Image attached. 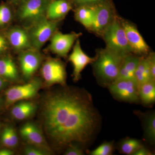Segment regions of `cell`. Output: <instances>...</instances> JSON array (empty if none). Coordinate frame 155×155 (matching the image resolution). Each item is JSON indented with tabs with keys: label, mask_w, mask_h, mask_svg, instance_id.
Listing matches in <instances>:
<instances>
[{
	"label": "cell",
	"mask_w": 155,
	"mask_h": 155,
	"mask_svg": "<svg viewBox=\"0 0 155 155\" xmlns=\"http://www.w3.org/2000/svg\"><path fill=\"white\" fill-rule=\"evenodd\" d=\"M25 1V0H9L8 2L11 3L16 9V8Z\"/></svg>",
	"instance_id": "cell-35"
},
{
	"label": "cell",
	"mask_w": 155,
	"mask_h": 155,
	"mask_svg": "<svg viewBox=\"0 0 155 155\" xmlns=\"http://www.w3.org/2000/svg\"><path fill=\"white\" fill-rule=\"evenodd\" d=\"M73 6V9L82 5L94 6L103 2L107 0H71Z\"/></svg>",
	"instance_id": "cell-31"
},
{
	"label": "cell",
	"mask_w": 155,
	"mask_h": 155,
	"mask_svg": "<svg viewBox=\"0 0 155 155\" xmlns=\"http://www.w3.org/2000/svg\"><path fill=\"white\" fill-rule=\"evenodd\" d=\"M14 152L10 148L3 149L0 150V155H13Z\"/></svg>",
	"instance_id": "cell-34"
},
{
	"label": "cell",
	"mask_w": 155,
	"mask_h": 155,
	"mask_svg": "<svg viewBox=\"0 0 155 155\" xmlns=\"http://www.w3.org/2000/svg\"><path fill=\"white\" fill-rule=\"evenodd\" d=\"M107 88L118 101L132 104H137L140 102L139 86L135 79H119L115 81Z\"/></svg>",
	"instance_id": "cell-9"
},
{
	"label": "cell",
	"mask_w": 155,
	"mask_h": 155,
	"mask_svg": "<svg viewBox=\"0 0 155 155\" xmlns=\"http://www.w3.org/2000/svg\"><path fill=\"white\" fill-rule=\"evenodd\" d=\"M81 35L75 32L63 34L57 31L50 39L47 50L58 57L67 58L75 41Z\"/></svg>",
	"instance_id": "cell-11"
},
{
	"label": "cell",
	"mask_w": 155,
	"mask_h": 155,
	"mask_svg": "<svg viewBox=\"0 0 155 155\" xmlns=\"http://www.w3.org/2000/svg\"><path fill=\"white\" fill-rule=\"evenodd\" d=\"M101 37L109 49L124 56L132 53L119 16L116 17Z\"/></svg>",
	"instance_id": "cell-4"
},
{
	"label": "cell",
	"mask_w": 155,
	"mask_h": 155,
	"mask_svg": "<svg viewBox=\"0 0 155 155\" xmlns=\"http://www.w3.org/2000/svg\"><path fill=\"white\" fill-rule=\"evenodd\" d=\"M19 68L22 76L30 80L41 67L44 57L40 51L30 48L18 53Z\"/></svg>",
	"instance_id": "cell-10"
},
{
	"label": "cell",
	"mask_w": 155,
	"mask_h": 155,
	"mask_svg": "<svg viewBox=\"0 0 155 155\" xmlns=\"http://www.w3.org/2000/svg\"><path fill=\"white\" fill-rule=\"evenodd\" d=\"M125 56L107 48L97 50L94 61L92 64L99 84L107 88L117 79Z\"/></svg>",
	"instance_id": "cell-2"
},
{
	"label": "cell",
	"mask_w": 155,
	"mask_h": 155,
	"mask_svg": "<svg viewBox=\"0 0 155 155\" xmlns=\"http://www.w3.org/2000/svg\"><path fill=\"white\" fill-rule=\"evenodd\" d=\"M37 109V106L35 103L28 100L21 101L12 107L11 115L16 120L22 121L33 116Z\"/></svg>",
	"instance_id": "cell-19"
},
{
	"label": "cell",
	"mask_w": 155,
	"mask_h": 155,
	"mask_svg": "<svg viewBox=\"0 0 155 155\" xmlns=\"http://www.w3.org/2000/svg\"><path fill=\"white\" fill-rule=\"evenodd\" d=\"M146 56H140L135 71V79L138 86L146 81L151 80Z\"/></svg>",
	"instance_id": "cell-24"
},
{
	"label": "cell",
	"mask_w": 155,
	"mask_h": 155,
	"mask_svg": "<svg viewBox=\"0 0 155 155\" xmlns=\"http://www.w3.org/2000/svg\"><path fill=\"white\" fill-rule=\"evenodd\" d=\"M80 144L74 143L69 145L65 149L64 155H84V150Z\"/></svg>",
	"instance_id": "cell-30"
},
{
	"label": "cell",
	"mask_w": 155,
	"mask_h": 155,
	"mask_svg": "<svg viewBox=\"0 0 155 155\" xmlns=\"http://www.w3.org/2000/svg\"><path fill=\"white\" fill-rule=\"evenodd\" d=\"M140 57L132 53L126 55L122 61L119 75L116 80L124 79H135V71Z\"/></svg>",
	"instance_id": "cell-18"
},
{
	"label": "cell",
	"mask_w": 155,
	"mask_h": 155,
	"mask_svg": "<svg viewBox=\"0 0 155 155\" xmlns=\"http://www.w3.org/2000/svg\"><path fill=\"white\" fill-rule=\"evenodd\" d=\"M40 73L46 86L67 85L66 65L60 59L51 57L44 59L40 67Z\"/></svg>",
	"instance_id": "cell-5"
},
{
	"label": "cell",
	"mask_w": 155,
	"mask_h": 155,
	"mask_svg": "<svg viewBox=\"0 0 155 155\" xmlns=\"http://www.w3.org/2000/svg\"><path fill=\"white\" fill-rule=\"evenodd\" d=\"M96 6L82 5L73 9L75 20L88 30L91 27L93 22Z\"/></svg>",
	"instance_id": "cell-20"
},
{
	"label": "cell",
	"mask_w": 155,
	"mask_h": 155,
	"mask_svg": "<svg viewBox=\"0 0 155 155\" xmlns=\"http://www.w3.org/2000/svg\"><path fill=\"white\" fill-rule=\"evenodd\" d=\"M2 144L8 148H14L19 143V138L15 128L11 126L6 127L1 136Z\"/></svg>",
	"instance_id": "cell-25"
},
{
	"label": "cell",
	"mask_w": 155,
	"mask_h": 155,
	"mask_svg": "<svg viewBox=\"0 0 155 155\" xmlns=\"http://www.w3.org/2000/svg\"><path fill=\"white\" fill-rule=\"evenodd\" d=\"M50 0H25L15 9V20L25 28L46 17Z\"/></svg>",
	"instance_id": "cell-3"
},
{
	"label": "cell",
	"mask_w": 155,
	"mask_h": 155,
	"mask_svg": "<svg viewBox=\"0 0 155 155\" xmlns=\"http://www.w3.org/2000/svg\"><path fill=\"white\" fill-rule=\"evenodd\" d=\"M143 146L141 141L136 139L126 137L122 140L119 145V150L121 153L127 155L133 154Z\"/></svg>",
	"instance_id": "cell-26"
},
{
	"label": "cell",
	"mask_w": 155,
	"mask_h": 155,
	"mask_svg": "<svg viewBox=\"0 0 155 155\" xmlns=\"http://www.w3.org/2000/svg\"><path fill=\"white\" fill-rule=\"evenodd\" d=\"M73 9L71 0H50L47 8L46 17L51 21L61 22Z\"/></svg>",
	"instance_id": "cell-16"
},
{
	"label": "cell",
	"mask_w": 155,
	"mask_h": 155,
	"mask_svg": "<svg viewBox=\"0 0 155 155\" xmlns=\"http://www.w3.org/2000/svg\"><path fill=\"white\" fill-rule=\"evenodd\" d=\"M143 122L145 138L150 143L153 144L155 141V112H150L144 115Z\"/></svg>",
	"instance_id": "cell-23"
},
{
	"label": "cell",
	"mask_w": 155,
	"mask_h": 155,
	"mask_svg": "<svg viewBox=\"0 0 155 155\" xmlns=\"http://www.w3.org/2000/svg\"><path fill=\"white\" fill-rule=\"evenodd\" d=\"M5 35L10 47L16 52L32 48L27 29L21 25L11 26Z\"/></svg>",
	"instance_id": "cell-14"
},
{
	"label": "cell",
	"mask_w": 155,
	"mask_h": 155,
	"mask_svg": "<svg viewBox=\"0 0 155 155\" xmlns=\"http://www.w3.org/2000/svg\"><path fill=\"white\" fill-rule=\"evenodd\" d=\"M140 101L144 105L150 106L155 102V81L149 80L139 86Z\"/></svg>",
	"instance_id": "cell-21"
},
{
	"label": "cell",
	"mask_w": 155,
	"mask_h": 155,
	"mask_svg": "<svg viewBox=\"0 0 155 155\" xmlns=\"http://www.w3.org/2000/svg\"><path fill=\"white\" fill-rule=\"evenodd\" d=\"M50 91L42 100L40 118L47 137L57 149L91 141L99 116L91 95L83 89L67 87Z\"/></svg>",
	"instance_id": "cell-1"
},
{
	"label": "cell",
	"mask_w": 155,
	"mask_h": 155,
	"mask_svg": "<svg viewBox=\"0 0 155 155\" xmlns=\"http://www.w3.org/2000/svg\"><path fill=\"white\" fill-rule=\"evenodd\" d=\"M19 133L21 137L28 144L41 148L53 153L41 130L34 123H25L20 128Z\"/></svg>",
	"instance_id": "cell-15"
},
{
	"label": "cell",
	"mask_w": 155,
	"mask_h": 155,
	"mask_svg": "<svg viewBox=\"0 0 155 155\" xmlns=\"http://www.w3.org/2000/svg\"><path fill=\"white\" fill-rule=\"evenodd\" d=\"M149 69L150 80L155 81V54L153 52H150L146 56Z\"/></svg>",
	"instance_id": "cell-29"
},
{
	"label": "cell",
	"mask_w": 155,
	"mask_h": 155,
	"mask_svg": "<svg viewBox=\"0 0 155 155\" xmlns=\"http://www.w3.org/2000/svg\"><path fill=\"white\" fill-rule=\"evenodd\" d=\"M0 104H1V101H0Z\"/></svg>",
	"instance_id": "cell-38"
},
{
	"label": "cell",
	"mask_w": 155,
	"mask_h": 155,
	"mask_svg": "<svg viewBox=\"0 0 155 155\" xmlns=\"http://www.w3.org/2000/svg\"><path fill=\"white\" fill-rule=\"evenodd\" d=\"M23 152L25 155H49L53 153L41 148L29 144L25 147Z\"/></svg>",
	"instance_id": "cell-28"
},
{
	"label": "cell",
	"mask_w": 155,
	"mask_h": 155,
	"mask_svg": "<svg viewBox=\"0 0 155 155\" xmlns=\"http://www.w3.org/2000/svg\"><path fill=\"white\" fill-rule=\"evenodd\" d=\"M116 8L112 0H107L96 6L93 22L89 29L96 35L101 36L117 17Z\"/></svg>",
	"instance_id": "cell-8"
},
{
	"label": "cell",
	"mask_w": 155,
	"mask_h": 155,
	"mask_svg": "<svg viewBox=\"0 0 155 155\" xmlns=\"http://www.w3.org/2000/svg\"><path fill=\"white\" fill-rule=\"evenodd\" d=\"M60 22L51 21L45 17L26 28L32 48L41 51L46 43L58 31Z\"/></svg>",
	"instance_id": "cell-6"
},
{
	"label": "cell",
	"mask_w": 155,
	"mask_h": 155,
	"mask_svg": "<svg viewBox=\"0 0 155 155\" xmlns=\"http://www.w3.org/2000/svg\"><path fill=\"white\" fill-rule=\"evenodd\" d=\"M94 58H91L83 51L79 38L75 41L72 47V51L68 57V61L72 64L73 70L72 77L73 81L77 82L81 78V73L85 67L92 64Z\"/></svg>",
	"instance_id": "cell-13"
},
{
	"label": "cell",
	"mask_w": 155,
	"mask_h": 155,
	"mask_svg": "<svg viewBox=\"0 0 155 155\" xmlns=\"http://www.w3.org/2000/svg\"><path fill=\"white\" fill-rule=\"evenodd\" d=\"M114 151V143L113 142H105L89 152L91 155H111Z\"/></svg>",
	"instance_id": "cell-27"
},
{
	"label": "cell",
	"mask_w": 155,
	"mask_h": 155,
	"mask_svg": "<svg viewBox=\"0 0 155 155\" xmlns=\"http://www.w3.org/2000/svg\"><path fill=\"white\" fill-rule=\"evenodd\" d=\"M10 46L5 35L0 34V57L5 54L10 49Z\"/></svg>",
	"instance_id": "cell-32"
},
{
	"label": "cell",
	"mask_w": 155,
	"mask_h": 155,
	"mask_svg": "<svg viewBox=\"0 0 155 155\" xmlns=\"http://www.w3.org/2000/svg\"><path fill=\"white\" fill-rule=\"evenodd\" d=\"M0 77L8 82L16 83L19 81V70L11 56L5 54L0 57Z\"/></svg>",
	"instance_id": "cell-17"
},
{
	"label": "cell",
	"mask_w": 155,
	"mask_h": 155,
	"mask_svg": "<svg viewBox=\"0 0 155 155\" xmlns=\"http://www.w3.org/2000/svg\"><path fill=\"white\" fill-rule=\"evenodd\" d=\"M119 19L125 31L131 52L139 56L147 55L150 52V48L135 25L122 18L119 17Z\"/></svg>",
	"instance_id": "cell-12"
},
{
	"label": "cell",
	"mask_w": 155,
	"mask_h": 155,
	"mask_svg": "<svg viewBox=\"0 0 155 155\" xmlns=\"http://www.w3.org/2000/svg\"><path fill=\"white\" fill-rule=\"evenodd\" d=\"M153 153L149 150L142 146L135 152L133 155H153Z\"/></svg>",
	"instance_id": "cell-33"
},
{
	"label": "cell",
	"mask_w": 155,
	"mask_h": 155,
	"mask_svg": "<svg viewBox=\"0 0 155 155\" xmlns=\"http://www.w3.org/2000/svg\"><path fill=\"white\" fill-rule=\"evenodd\" d=\"M8 81L0 77V90L2 89L8 85Z\"/></svg>",
	"instance_id": "cell-36"
},
{
	"label": "cell",
	"mask_w": 155,
	"mask_h": 155,
	"mask_svg": "<svg viewBox=\"0 0 155 155\" xmlns=\"http://www.w3.org/2000/svg\"><path fill=\"white\" fill-rule=\"evenodd\" d=\"M42 85V81L39 78H34L27 83L10 87L5 93V103L7 107L13 104L33 98L38 94Z\"/></svg>",
	"instance_id": "cell-7"
},
{
	"label": "cell",
	"mask_w": 155,
	"mask_h": 155,
	"mask_svg": "<svg viewBox=\"0 0 155 155\" xmlns=\"http://www.w3.org/2000/svg\"><path fill=\"white\" fill-rule=\"evenodd\" d=\"M15 8L9 2L0 4V29L8 27L15 20Z\"/></svg>",
	"instance_id": "cell-22"
},
{
	"label": "cell",
	"mask_w": 155,
	"mask_h": 155,
	"mask_svg": "<svg viewBox=\"0 0 155 155\" xmlns=\"http://www.w3.org/2000/svg\"><path fill=\"white\" fill-rule=\"evenodd\" d=\"M6 1H7V2H8L9 0H6Z\"/></svg>",
	"instance_id": "cell-37"
}]
</instances>
